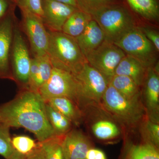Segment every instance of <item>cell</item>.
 <instances>
[{
    "label": "cell",
    "instance_id": "cell-1",
    "mask_svg": "<svg viewBox=\"0 0 159 159\" xmlns=\"http://www.w3.org/2000/svg\"><path fill=\"white\" fill-rule=\"evenodd\" d=\"M0 123L25 128L39 142L57 136L47 117L45 101L29 88L21 89L14 99L0 105Z\"/></svg>",
    "mask_w": 159,
    "mask_h": 159
},
{
    "label": "cell",
    "instance_id": "cell-2",
    "mask_svg": "<svg viewBox=\"0 0 159 159\" xmlns=\"http://www.w3.org/2000/svg\"><path fill=\"white\" fill-rule=\"evenodd\" d=\"M100 104L121 124L125 132L139 127L147 118L142 99H129L110 84Z\"/></svg>",
    "mask_w": 159,
    "mask_h": 159
},
{
    "label": "cell",
    "instance_id": "cell-3",
    "mask_svg": "<svg viewBox=\"0 0 159 159\" xmlns=\"http://www.w3.org/2000/svg\"><path fill=\"white\" fill-rule=\"evenodd\" d=\"M48 31L49 40L47 54L53 67L75 75L87 62L76 39L61 31Z\"/></svg>",
    "mask_w": 159,
    "mask_h": 159
},
{
    "label": "cell",
    "instance_id": "cell-4",
    "mask_svg": "<svg viewBox=\"0 0 159 159\" xmlns=\"http://www.w3.org/2000/svg\"><path fill=\"white\" fill-rule=\"evenodd\" d=\"M134 13L125 1L99 9L91 16L102 29L105 40L114 43L136 27Z\"/></svg>",
    "mask_w": 159,
    "mask_h": 159
},
{
    "label": "cell",
    "instance_id": "cell-5",
    "mask_svg": "<svg viewBox=\"0 0 159 159\" xmlns=\"http://www.w3.org/2000/svg\"><path fill=\"white\" fill-rule=\"evenodd\" d=\"M45 101L54 97H62L73 101L83 112L89 105L83 95L81 86L74 74L53 67L48 80L39 89Z\"/></svg>",
    "mask_w": 159,
    "mask_h": 159
},
{
    "label": "cell",
    "instance_id": "cell-6",
    "mask_svg": "<svg viewBox=\"0 0 159 159\" xmlns=\"http://www.w3.org/2000/svg\"><path fill=\"white\" fill-rule=\"evenodd\" d=\"M83 113L84 120H87L91 132L98 140L111 142L125 135V131L121 124L101 104H89Z\"/></svg>",
    "mask_w": 159,
    "mask_h": 159
},
{
    "label": "cell",
    "instance_id": "cell-7",
    "mask_svg": "<svg viewBox=\"0 0 159 159\" xmlns=\"http://www.w3.org/2000/svg\"><path fill=\"white\" fill-rule=\"evenodd\" d=\"M114 44L126 55L136 58L147 68L152 67L155 61V52L157 51L140 28L132 29Z\"/></svg>",
    "mask_w": 159,
    "mask_h": 159
},
{
    "label": "cell",
    "instance_id": "cell-8",
    "mask_svg": "<svg viewBox=\"0 0 159 159\" xmlns=\"http://www.w3.org/2000/svg\"><path fill=\"white\" fill-rule=\"evenodd\" d=\"M31 59L22 31L17 22L14 30L10 64L13 80L21 89L28 88Z\"/></svg>",
    "mask_w": 159,
    "mask_h": 159
},
{
    "label": "cell",
    "instance_id": "cell-9",
    "mask_svg": "<svg viewBox=\"0 0 159 159\" xmlns=\"http://www.w3.org/2000/svg\"><path fill=\"white\" fill-rule=\"evenodd\" d=\"M125 55L124 51L115 44L105 40L89 53L86 59L109 83L115 75L117 66Z\"/></svg>",
    "mask_w": 159,
    "mask_h": 159
},
{
    "label": "cell",
    "instance_id": "cell-10",
    "mask_svg": "<svg viewBox=\"0 0 159 159\" xmlns=\"http://www.w3.org/2000/svg\"><path fill=\"white\" fill-rule=\"evenodd\" d=\"M20 10L22 15L20 27L28 38L33 57L46 55L48 45V33L41 18L26 9Z\"/></svg>",
    "mask_w": 159,
    "mask_h": 159
},
{
    "label": "cell",
    "instance_id": "cell-11",
    "mask_svg": "<svg viewBox=\"0 0 159 159\" xmlns=\"http://www.w3.org/2000/svg\"><path fill=\"white\" fill-rule=\"evenodd\" d=\"M74 75L79 81L83 95L88 103L100 104L109 84L103 75L88 62Z\"/></svg>",
    "mask_w": 159,
    "mask_h": 159
},
{
    "label": "cell",
    "instance_id": "cell-12",
    "mask_svg": "<svg viewBox=\"0 0 159 159\" xmlns=\"http://www.w3.org/2000/svg\"><path fill=\"white\" fill-rule=\"evenodd\" d=\"M16 6H13L0 21V79L13 80L10 56L15 26L17 22Z\"/></svg>",
    "mask_w": 159,
    "mask_h": 159
},
{
    "label": "cell",
    "instance_id": "cell-13",
    "mask_svg": "<svg viewBox=\"0 0 159 159\" xmlns=\"http://www.w3.org/2000/svg\"><path fill=\"white\" fill-rule=\"evenodd\" d=\"M42 20L47 30L61 31L69 17L78 8L54 0H41Z\"/></svg>",
    "mask_w": 159,
    "mask_h": 159
},
{
    "label": "cell",
    "instance_id": "cell-14",
    "mask_svg": "<svg viewBox=\"0 0 159 159\" xmlns=\"http://www.w3.org/2000/svg\"><path fill=\"white\" fill-rule=\"evenodd\" d=\"M142 101L147 119L159 123V77L157 69L148 68Z\"/></svg>",
    "mask_w": 159,
    "mask_h": 159
},
{
    "label": "cell",
    "instance_id": "cell-15",
    "mask_svg": "<svg viewBox=\"0 0 159 159\" xmlns=\"http://www.w3.org/2000/svg\"><path fill=\"white\" fill-rule=\"evenodd\" d=\"M61 147L65 159H85L88 150L93 147L85 134L73 129L63 137Z\"/></svg>",
    "mask_w": 159,
    "mask_h": 159
},
{
    "label": "cell",
    "instance_id": "cell-16",
    "mask_svg": "<svg viewBox=\"0 0 159 159\" xmlns=\"http://www.w3.org/2000/svg\"><path fill=\"white\" fill-rule=\"evenodd\" d=\"M53 68L48 54L31 57L28 88L38 92L50 78Z\"/></svg>",
    "mask_w": 159,
    "mask_h": 159
},
{
    "label": "cell",
    "instance_id": "cell-17",
    "mask_svg": "<svg viewBox=\"0 0 159 159\" xmlns=\"http://www.w3.org/2000/svg\"><path fill=\"white\" fill-rule=\"evenodd\" d=\"M75 39L85 58L105 41L103 31L93 19L88 24L82 33Z\"/></svg>",
    "mask_w": 159,
    "mask_h": 159
},
{
    "label": "cell",
    "instance_id": "cell-18",
    "mask_svg": "<svg viewBox=\"0 0 159 159\" xmlns=\"http://www.w3.org/2000/svg\"><path fill=\"white\" fill-rule=\"evenodd\" d=\"M148 69L136 58L126 55L117 66L115 75L130 77L141 87L144 84Z\"/></svg>",
    "mask_w": 159,
    "mask_h": 159
},
{
    "label": "cell",
    "instance_id": "cell-19",
    "mask_svg": "<svg viewBox=\"0 0 159 159\" xmlns=\"http://www.w3.org/2000/svg\"><path fill=\"white\" fill-rule=\"evenodd\" d=\"M45 102L69 119L74 125L78 126L84 121V115L83 111L75 102L68 98L54 97Z\"/></svg>",
    "mask_w": 159,
    "mask_h": 159
},
{
    "label": "cell",
    "instance_id": "cell-20",
    "mask_svg": "<svg viewBox=\"0 0 159 159\" xmlns=\"http://www.w3.org/2000/svg\"><path fill=\"white\" fill-rule=\"evenodd\" d=\"M121 159H159L158 148L143 140L137 144L128 142Z\"/></svg>",
    "mask_w": 159,
    "mask_h": 159
},
{
    "label": "cell",
    "instance_id": "cell-21",
    "mask_svg": "<svg viewBox=\"0 0 159 159\" xmlns=\"http://www.w3.org/2000/svg\"><path fill=\"white\" fill-rule=\"evenodd\" d=\"M135 14L144 19L155 21L159 17V0H125Z\"/></svg>",
    "mask_w": 159,
    "mask_h": 159
},
{
    "label": "cell",
    "instance_id": "cell-22",
    "mask_svg": "<svg viewBox=\"0 0 159 159\" xmlns=\"http://www.w3.org/2000/svg\"><path fill=\"white\" fill-rule=\"evenodd\" d=\"M92 19L90 15L78 9L66 21L61 32L73 37H78Z\"/></svg>",
    "mask_w": 159,
    "mask_h": 159
},
{
    "label": "cell",
    "instance_id": "cell-23",
    "mask_svg": "<svg viewBox=\"0 0 159 159\" xmlns=\"http://www.w3.org/2000/svg\"><path fill=\"white\" fill-rule=\"evenodd\" d=\"M109 84L129 99H142L140 87L130 77L123 75H115Z\"/></svg>",
    "mask_w": 159,
    "mask_h": 159
},
{
    "label": "cell",
    "instance_id": "cell-24",
    "mask_svg": "<svg viewBox=\"0 0 159 159\" xmlns=\"http://www.w3.org/2000/svg\"><path fill=\"white\" fill-rule=\"evenodd\" d=\"M46 111L47 117L55 135L63 136L72 129V122L46 102Z\"/></svg>",
    "mask_w": 159,
    "mask_h": 159
},
{
    "label": "cell",
    "instance_id": "cell-25",
    "mask_svg": "<svg viewBox=\"0 0 159 159\" xmlns=\"http://www.w3.org/2000/svg\"><path fill=\"white\" fill-rule=\"evenodd\" d=\"M63 136H55L44 142H38L43 159H65L61 147Z\"/></svg>",
    "mask_w": 159,
    "mask_h": 159
},
{
    "label": "cell",
    "instance_id": "cell-26",
    "mask_svg": "<svg viewBox=\"0 0 159 159\" xmlns=\"http://www.w3.org/2000/svg\"><path fill=\"white\" fill-rule=\"evenodd\" d=\"M125 0H76L80 10L93 14L99 9L124 2Z\"/></svg>",
    "mask_w": 159,
    "mask_h": 159
},
{
    "label": "cell",
    "instance_id": "cell-27",
    "mask_svg": "<svg viewBox=\"0 0 159 159\" xmlns=\"http://www.w3.org/2000/svg\"><path fill=\"white\" fill-rule=\"evenodd\" d=\"M140 127L143 140L151 143L158 148L159 123L152 122L147 118L142 122Z\"/></svg>",
    "mask_w": 159,
    "mask_h": 159
},
{
    "label": "cell",
    "instance_id": "cell-28",
    "mask_svg": "<svg viewBox=\"0 0 159 159\" xmlns=\"http://www.w3.org/2000/svg\"><path fill=\"white\" fill-rule=\"evenodd\" d=\"M10 127L0 123V155L6 159L9 158L15 151L11 144Z\"/></svg>",
    "mask_w": 159,
    "mask_h": 159
},
{
    "label": "cell",
    "instance_id": "cell-29",
    "mask_svg": "<svg viewBox=\"0 0 159 159\" xmlns=\"http://www.w3.org/2000/svg\"><path fill=\"white\" fill-rule=\"evenodd\" d=\"M11 144L15 150L25 155L34 150L37 145L33 139L24 135L13 137L11 139Z\"/></svg>",
    "mask_w": 159,
    "mask_h": 159
},
{
    "label": "cell",
    "instance_id": "cell-30",
    "mask_svg": "<svg viewBox=\"0 0 159 159\" xmlns=\"http://www.w3.org/2000/svg\"><path fill=\"white\" fill-rule=\"evenodd\" d=\"M17 6L20 9H26L42 18L41 0H18Z\"/></svg>",
    "mask_w": 159,
    "mask_h": 159
},
{
    "label": "cell",
    "instance_id": "cell-31",
    "mask_svg": "<svg viewBox=\"0 0 159 159\" xmlns=\"http://www.w3.org/2000/svg\"><path fill=\"white\" fill-rule=\"evenodd\" d=\"M145 36L152 43L157 51H159V34L154 29L148 27L140 28Z\"/></svg>",
    "mask_w": 159,
    "mask_h": 159
},
{
    "label": "cell",
    "instance_id": "cell-32",
    "mask_svg": "<svg viewBox=\"0 0 159 159\" xmlns=\"http://www.w3.org/2000/svg\"><path fill=\"white\" fill-rule=\"evenodd\" d=\"M85 159H107V158L102 151L92 147L88 150Z\"/></svg>",
    "mask_w": 159,
    "mask_h": 159
},
{
    "label": "cell",
    "instance_id": "cell-33",
    "mask_svg": "<svg viewBox=\"0 0 159 159\" xmlns=\"http://www.w3.org/2000/svg\"><path fill=\"white\" fill-rule=\"evenodd\" d=\"M14 6L16 5L13 4L10 0H0V21Z\"/></svg>",
    "mask_w": 159,
    "mask_h": 159
},
{
    "label": "cell",
    "instance_id": "cell-34",
    "mask_svg": "<svg viewBox=\"0 0 159 159\" xmlns=\"http://www.w3.org/2000/svg\"><path fill=\"white\" fill-rule=\"evenodd\" d=\"M26 159H43L38 143L34 150L26 155Z\"/></svg>",
    "mask_w": 159,
    "mask_h": 159
},
{
    "label": "cell",
    "instance_id": "cell-35",
    "mask_svg": "<svg viewBox=\"0 0 159 159\" xmlns=\"http://www.w3.org/2000/svg\"><path fill=\"white\" fill-rule=\"evenodd\" d=\"M54 1L67 4V5L74 6V7H76V8H78L79 9L76 0H54Z\"/></svg>",
    "mask_w": 159,
    "mask_h": 159
},
{
    "label": "cell",
    "instance_id": "cell-36",
    "mask_svg": "<svg viewBox=\"0 0 159 159\" xmlns=\"http://www.w3.org/2000/svg\"><path fill=\"white\" fill-rule=\"evenodd\" d=\"M7 159H26V155L15 151L14 153Z\"/></svg>",
    "mask_w": 159,
    "mask_h": 159
},
{
    "label": "cell",
    "instance_id": "cell-37",
    "mask_svg": "<svg viewBox=\"0 0 159 159\" xmlns=\"http://www.w3.org/2000/svg\"><path fill=\"white\" fill-rule=\"evenodd\" d=\"M10 1L13 3V4H14V5H16V6H17V4L18 3V0H10Z\"/></svg>",
    "mask_w": 159,
    "mask_h": 159
}]
</instances>
